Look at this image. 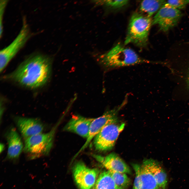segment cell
<instances>
[{"mask_svg": "<svg viewBox=\"0 0 189 189\" xmlns=\"http://www.w3.org/2000/svg\"><path fill=\"white\" fill-rule=\"evenodd\" d=\"M51 59L44 55L37 54L26 59L10 76L21 85L31 88L45 85L51 72Z\"/></svg>", "mask_w": 189, "mask_h": 189, "instance_id": "obj_1", "label": "cell"}, {"mask_svg": "<svg viewBox=\"0 0 189 189\" xmlns=\"http://www.w3.org/2000/svg\"><path fill=\"white\" fill-rule=\"evenodd\" d=\"M97 62L105 71L125 67L151 62L143 59L132 49L123 46L120 43L107 52L94 54Z\"/></svg>", "mask_w": 189, "mask_h": 189, "instance_id": "obj_2", "label": "cell"}, {"mask_svg": "<svg viewBox=\"0 0 189 189\" xmlns=\"http://www.w3.org/2000/svg\"><path fill=\"white\" fill-rule=\"evenodd\" d=\"M152 25L151 17L138 12L134 13L129 23L125 45L131 43L140 48L146 46Z\"/></svg>", "mask_w": 189, "mask_h": 189, "instance_id": "obj_3", "label": "cell"}, {"mask_svg": "<svg viewBox=\"0 0 189 189\" xmlns=\"http://www.w3.org/2000/svg\"><path fill=\"white\" fill-rule=\"evenodd\" d=\"M64 116L48 132L41 133L25 139L24 150L30 158L48 155L53 145L56 130Z\"/></svg>", "mask_w": 189, "mask_h": 189, "instance_id": "obj_4", "label": "cell"}, {"mask_svg": "<svg viewBox=\"0 0 189 189\" xmlns=\"http://www.w3.org/2000/svg\"><path fill=\"white\" fill-rule=\"evenodd\" d=\"M22 25L17 36L8 46L0 51V71H2L10 60L24 46L32 34L25 17Z\"/></svg>", "mask_w": 189, "mask_h": 189, "instance_id": "obj_5", "label": "cell"}, {"mask_svg": "<svg viewBox=\"0 0 189 189\" xmlns=\"http://www.w3.org/2000/svg\"><path fill=\"white\" fill-rule=\"evenodd\" d=\"M125 126L118 120L110 123L105 126L93 139L95 149L103 152L111 150L114 146L120 133Z\"/></svg>", "mask_w": 189, "mask_h": 189, "instance_id": "obj_6", "label": "cell"}, {"mask_svg": "<svg viewBox=\"0 0 189 189\" xmlns=\"http://www.w3.org/2000/svg\"><path fill=\"white\" fill-rule=\"evenodd\" d=\"M127 101V99L125 98L120 105L107 111L101 116L94 118L91 124L86 141L76 155L87 148L92 140L105 126L110 123L118 120L117 116L118 113L125 104Z\"/></svg>", "mask_w": 189, "mask_h": 189, "instance_id": "obj_7", "label": "cell"}, {"mask_svg": "<svg viewBox=\"0 0 189 189\" xmlns=\"http://www.w3.org/2000/svg\"><path fill=\"white\" fill-rule=\"evenodd\" d=\"M182 16L179 10L165 3L154 17L152 25H158L160 30L167 32L177 24Z\"/></svg>", "mask_w": 189, "mask_h": 189, "instance_id": "obj_8", "label": "cell"}, {"mask_svg": "<svg viewBox=\"0 0 189 189\" xmlns=\"http://www.w3.org/2000/svg\"><path fill=\"white\" fill-rule=\"evenodd\" d=\"M98 172L97 169L89 168L81 161L77 162L73 170L74 180L80 189H92Z\"/></svg>", "mask_w": 189, "mask_h": 189, "instance_id": "obj_9", "label": "cell"}, {"mask_svg": "<svg viewBox=\"0 0 189 189\" xmlns=\"http://www.w3.org/2000/svg\"><path fill=\"white\" fill-rule=\"evenodd\" d=\"M17 125L25 139L42 133L44 125L38 119L17 117L15 118Z\"/></svg>", "mask_w": 189, "mask_h": 189, "instance_id": "obj_10", "label": "cell"}, {"mask_svg": "<svg viewBox=\"0 0 189 189\" xmlns=\"http://www.w3.org/2000/svg\"><path fill=\"white\" fill-rule=\"evenodd\" d=\"M94 118L78 115L73 116L64 126L63 130L75 133L86 139L91 124Z\"/></svg>", "mask_w": 189, "mask_h": 189, "instance_id": "obj_11", "label": "cell"}, {"mask_svg": "<svg viewBox=\"0 0 189 189\" xmlns=\"http://www.w3.org/2000/svg\"><path fill=\"white\" fill-rule=\"evenodd\" d=\"M94 157L110 172L130 174L131 171L129 166L116 154L111 153L105 157L94 155Z\"/></svg>", "mask_w": 189, "mask_h": 189, "instance_id": "obj_12", "label": "cell"}, {"mask_svg": "<svg viewBox=\"0 0 189 189\" xmlns=\"http://www.w3.org/2000/svg\"><path fill=\"white\" fill-rule=\"evenodd\" d=\"M6 137L8 144L7 158L11 160H17L24 149L21 138L14 128H11L8 131Z\"/></svg>", "mask_w": 189, "mask_h": 189, "instance_id": "obj_13", "label": "cell"}, {"mask_svg": "<svg viewBox=\"0 0 189 189\" xmlns=\"http://www.w3.org/2000/svg\"><path fill=\"white\" fill-rule=\"evenodd\" d=\"M144 161L158 183L159 189H166L167 183L166 174L159 163L151 159L145 160Z\"/></svg>", "mask_w": 189, "mask_h": 189, "instance_id": "obj_14", "label": "cell"}, {"mask_svg": "<svg viewBox=\"0 0 189 189\" xmlns=\"http://www.w3.org/2000/svg\"><path fill=\"white\" fill-rule=\"evenodd\" d=\"M140 175L143 189H159L155 179L144 161L140 165Z\"/></svg>", "mask_w": 189, "mask_h": 189, "instance_id": "obj_15", "label": "cell"}, {"mask_svg": "<svg viewBox=\"0 0 189 189\" xmlns=\"http://www.w3.org/2000/svg\"><path fill=\"white\" fill-rule=\"evenodd\" d=\"M164 0H147L141 2L139 9L144 15L151 17L155 12L166 3Z\"/></svg>", "mask_w": 189, "mask_h": 189, "instance_id": "obj_16", "label": "cell"}, {"mask_svg": "<svg viewBox=\"0 0 189 189\" xmlns=\"http://www.w3.org/2000/svg\"><path fill=\"white\" fill-rule=\"evenodd\" d=\"M93 189H121L116 185L109 171L101 173Z\"/></svg>", "mask_w": 189, "mask_h": 189, "instance_id": "obj_17", "label": "cell"}, {"mask_svg": "<svg viewBox=\"0 0 189 189\" xmlns=\"http://www.w3.org/2000/svg\"><path fill=\"white\" fill-rule=\"evenodd\" d=\"M95 6H103L109 9H117L121 8L127 5L128 0H96L92 1Z\"/></svg>", "mask_w": 189, "mask_h": 189, "instance_id": "obj_18", "label": "cell"}, {"mask_svg": "<svg viewBox=\"0 0 189 189\" xmlns=\"http://www.w3.org/2000/svg\"><path fill=\"white\" fill-rule=\"evenodd\" d=\"M109 172L115 184L120 189H125L129 185L130 180L127 174L118 172Z\"/></svg>", "mask_w": 189, "mask_h": 189, "instance_id": "obj_19", "label": "cell"}, {"mask_svg": "<svg viewBox=\"0 0 189 189\" xmlns=\"http://www.w3.org/2000/svg\"><path fill=\"white\" fill-rule=\"evenodd\" d=\"M133 166L135 174L133 189H143L140 175V165L134 164L133 165Z\"/></svg>", "mask_w": 189, "mask_h": 189, "instance_id": "obj_20", "label": "cell"}, {"mask_svg": "<svg viewBox=\"0 0 189 189\" xmlns=\"http://www.w3.org/2000/svg\"><path fill=\"white\" fill-rule=\"evenodd\" d=\"M166 3L179 10L185 8L189 3V0H168Z\"/></svg>", "mask_w": 189, "mask_h": 189, "instance_id": "obj_21", "label": "cell"}, {"mask_svg": "<svg viewBox=\"0 0 189 189\" xmlns=\"http://www.w3.org/2000/svg\"><path fill=\"white\" fill-rule=\"evenodd\" d=\"M8 0L0 1V37L1 38L3 32V19L5 9L8 2Z\"/></svg>", "mask_w": 189, "mask_h": 189, "instance_id": "obj_22", "label": "cell"}, {"mask_svg": "<svg viewBox=\"0 0 189 189\" xmlns=\"http://www.w3.org/2000/svg\"><path fill=\"white\" fill-rule=\"evenodd\" d=\"M4 145L2 144H0V152H2V151H3V150L4 149Z\"/></svg>", "mask_w": 189, "mask_h": 189, "instance_id": "obj_23", "label": "cell"}, {"mask_svg": "<svg viewBox=\"0 0 189 189\" xmlns=\"http://www.w3.org/2000/svg\"><path fill=\"white\" fill-rule=\"evenodd\" d=\"M187 84H188V86L189 87V74H188V77H187Z\"/></svg>", "mask_w": 189, "mask_h": 189, "instance_id": "obj_24", "label": "cell"}]
</instances>
